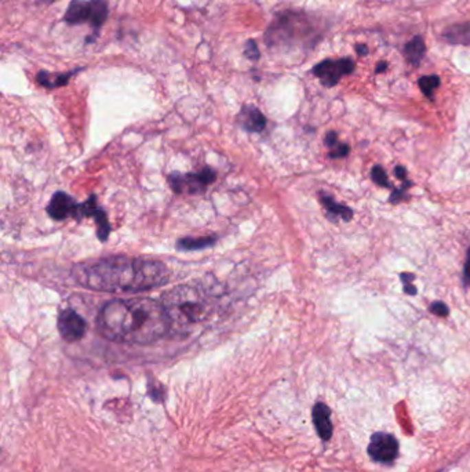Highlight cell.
I'll list each match as a JSON object with an SVG mask.
<instances>
[{
	"mask_svg": "<svg viewBox=\"0 0 470 472\" xmlns=\"http://www.w3.org/2000/svg\"><path fill=\"white\" fill-rule=\"evenodd\" d=\"M72 275L80 286L90 290L138 293L166 285L170 270L157 260L115 256L79 263Z\"/></svg>",
	"mask_w": 470,
	"mask_h": 472,
	"instance_id": "1",
	"label": "cell"
},
{
	"mask_svg": "<svg viewBox=\"0 0 470 472\" xmlns=\"http://www.w3.org/2000/svg\"><path fill=\"white\" fill-rule=\"evenodd\" d=\"M97 326L111 341L138 345L152 344L171 330L161 301L145 297L108 301L98 314Z\"/></svg>",
	"mask_w": 470,
	"mask_h": 472,
	"instance_id": "2",
	"label": "cell"
},
{
	"mask_svg": "<svg viewBox=\"0 0 470 472\" xmlns=\"http://www.w3.org/2000/svg\"><path fill=\"white\" fill-rule=\"evenodd\" d=\"M160 301L174 332H186L189 328L205 321L210 315V300L201 290L193 286H177L163 294Z\"/></svg>",
	"mask_w": 470,
	"mask_h": 472,
	"instance_id": "3",
	"label": "cell"
},
{
	"mask_svg": "<svg viewBox=\"0 0 470 472\" xmlns=\"http://www.w3.org/2000/svg\"><path fill=\"white\" fill-rule=\"evenodd\" d=\"M315 20L309 19L305 13L287 12L279 16L269 27L265 39L269 46H311L316 45V28Z\"/></svg>",
	"mask_w": 470,
	"mask_h": 472,
	"instance_id": "4",
	"label": "cell"
},
{
	"mask_svg": "<svg viewBox=\"0 0 470 472\" xmlns=\"http://www.w3.org/2000/svg\"><path fill=\"white\" fill-rule=\"evenodd\" d=\"M108 3L105 0H72L64 20L69 25H80L89 23L94 30V38L98 36L101 27L108 19Z\"/></svg>",
	"mask_w": 470,
	"mask_h": 472,
	"instance_id": "5",
	"label": "cell"
},
{
	"mask_svg": "<svg viewBox=\"0 0 470 472\" xmlns=\"http://www.w3.org/2000/svg\"><path fill=\"white\" fill-rule=\"evenodd\" d=\"M356 64L352 58H338V60H324L315 65L312 74L320 79L324 87H334L339 83L341 78L353 74Z\"/></svg>",
	"mask_w": 470,
	"mask_h": 472,
	"instance_id": "6",
	"label": "cell"
},
{
	"mask_svg": "<svg viewBox=\"0 0 470 472\" xmlns=\"http://www.w3.org/2000/svg\"><path fill=\"white\" fill-rule=\"evenodd\" d=\"M399 442L392 433L375 432L370 439L367 451L374 461L381 464H392L399 455Z\"/></svg>",
	"mask_w": 470,
	"mask_h": 472,
	"instance_id": "7",
	"label": "cell"
},
{
	"mask_svg": "<svg viewBox=\"0 0 470 472\" xmlns=\"http://www.w3.org/2000/svg\"><path fill=\"white\" fill-rule=\"evenodd\" d=\"M214 180L215 173L211 169H204L194 174H171L168 177L170 185L177 193H200Z\"/></svg>",
	"mask_w": 470,
	"mask_h": 472,
	"instance_id": "8",
	"label": "cell"
},
{
	"mask_svg": "<svg viewBox=\"0 0 470 472\" xmlns=\"http://www.w3.org/2000/svg\"><path fill=\"white\" fill-rule=\"evenodd\" d=\"M86 322L78 312L71 308L61 311L58 317V330L65 341L76 343L82 340L86 334Z\"/></svg>",
	"mask_w": 470,
	"mask_h": 472,
	"instance_id": "9",
	"label": "cell"
},
{
	"mask_svg": "<svg viewBox=\"0 0 470 472\" xmlns=\"http://www.w3.org/2000/svg\"><path fill=\"white\" fill-rule=\"evenodd\" d=\"M47 213L52 218L54 219H65L68 217H76L79 214V206L75 203V200L64 193V192H57L53 195L49 206H47Z\"/></svg>",
	"mask_w": 470,
	"mask_h": 472,
	"instance_id": "10",
	"label": "cell"
},
{
	"mask_svg": "<svg viewBox=\"0 0 470 472\" xmlns=\"http://www.w3.org/2000/svg\"><path fill=\"white\" fill-rule=\"evenodd\" d=\"M312 417H313V424L316 427L317 435L324 440H330L333 436V422H331V410L330 407L323 403L317 402L313 406L312 410Z\"/></svg>",
	"mask_w": 470,
	"mask_h": 472,
	"instance_id": "11",
	"label": "cell"
},
{
	"mask_svg": "<svg viewBox=\"0 0 470 472\" xmlns=\"http://www.w3.org/2000/svg\"><path fill=\"white\" fill-rule=\"evenodd\" d=\"M240 126L250 133H261L267 127V118L254 105H245L239 114Z\"/></svg>",
	"mask_w": 470,
	"mask_h": 472,
	"instance_id": "12",
	"label": "cell"
},
{
	"mask_svg": "<svg viewBox=\"0 0 470 472\" xmlns=\"http://www.w3.org/2000/svg\"><path fill=\"white\" fill-rule=\"evenodd\" d=\"M443 38L452 45L470 46V23L454 24L444 30Z\"/></svg>",
	"mask_w": 470,
	"mask_h": 472,
	"instance_id": "13",
	"label": "cell"
},
{
	"mask_svg": "<svg viewBox=\"0 0 470 472\" xmlns=\"http://www.w3.org/2000/svg\"><path fill=\"white\" fill-rule=\"evenodd\" d=\"M320 200H322V204L327 210L328 218H331L333 221H337L339 217L344 221H350L353 218V210L350 207H348V206H344V204H339V203L334 202V199L331 196L322 193Z\"/></svg>",
	"mask_w": 470,
	"mask_h": 472,
	"instance_id": "14",
	"label": "cell"
},
{
	"mask_svg": "<svg viewBox=\"0 0 470 472\" xmlns=\"http://www.w3.org/2000/svg\"><path fill=\"white\" fill-rule=\"evenodd\" d=\"M425 52H426V46H425L422 36H419V35L414 36L404 46V57H405L407 63L412 67H418L421 64V61L425 57Z\"/></svg>",
	"mask_w": 470,
	"mask_h": 472,
	"instance_id": "15",
	"label": "cell"
},
{
	"mask_svg": "<svg viewBox=\"0 0 470 472\" xmlns=\"http://www.w3.org/2000/svg\"><path fill=\"white\" fill-rule=\"evenodd\" d=\"M76 72H78V69L72 71V72H68V74H57V75H54V74H50L47 71H41L38 74V82L42 86L47 87V89H56V87L65 86L69 82L71 76L75 75Z\"/></svg>",
	"mask_w": 470,
	"mask_h": 472,
	"instance_id": "16",
	"label": "cell"
},
{
	"mask_svg": "<svg viewBox=\"0 0 470 472\" xmlns=\"http://www.w3.org/2000/svg\"><path fill=\"white\" fill-rule=\"evenodd\" d=\"M215 244V238H183L179 239L177 246L179 250H197L205 249Z\"/></svg>",
	"mask_w": 470,
	"mask_h": 472,
	"instance_id": "17",
	"label": "cell"
},
{
	"mask_svg": "<svg viewBox=\"0 0 470 472\" xmlns=\"http://www.w3.org/2000/svg\"><path fill=\"white\" fill-rule=\"evenodd\" d=\"M418 86L421 89V92L429 98L433 100V94L434 90L440 86V78L437 75H427V76H422L418 81Z\"/></svg>",
	"mask_w": 470,
	"mask_h": 472,
	"instance_id": "18",
	"label": "cell"
},
{
	"mask_svg": "<svg viewBox=\"0 0 470 472\" xmlns=\"http://www.w3.org/2000/svg\"><path fill=\"white\" fill-rule=\"evenodd\" d=\"M371 178L372 181L379 185V186H383V188H392L389 180H388V175H386V171L381 167V166H374V169L371 170Z\"/></svg>",
	"mask_w": 470,
	"mask_h": 472,
	"instance_id": "19",
	"label": "cell"
},
{
	"mask_svg": "<svg viewBox=\"0 0 470 472\" xmlns=\"http://www.w3.org/2000/svg\"><path fill=\"white\" fill-rule=\"evenodd\" d=\"M412 185V182L411 181H408V180H405V181H403V185H401V188L400 189H394V192H392V195H390V197H389V202L390 203H393V204H397V203H400L404 197H405V189L407 188H410Z\"/></svg>",
	"mask_w": 470,
	"mask_h": 472,
	"instance_id": "20",
	"label": "cell"
},
{
	"mask_svg": "<svg viewBox=\"0 0 470 472\" xmlns=\"http://www.w3.org/2000/svg\"><path fill=\"white\" fill-rule=\"evenodd\" d=\"M245 56L251 61H256L260 58V49L254 41H249L245 45Z\"/></svg>",
	"mask_w": 470,
	"mask_h": 472,
	"instance_id": "21",
	"label": "cell"
},
{
	"mask_svg": "<svg viewBox=\"0 0 470 472\" xmlns=\"http://www.w3.org/2000/svg\"><path fill=\"white\" fill-rule=\"evenodd\" d=\"M429 310H430L432 314H434V315H437V317H441V318L448 317V312H449L448 307H447L444 303H441V301H434V303H432V305L429 307Z\"/></svg>",
	"mask_w": 470,
	"mask_h": 472,
	"instance_id": "22",
	"label": "cell"
},
{
	"mask_svg": "<svg viewBox=\"0 0 470 472\" xmlns=\"http://www.w3.org/2000/svg\"><path fill=\"white\" fill-rule=\"evenodd\" d=\"M348 153H349V147L346 144H338L335 148L331 149L328 156L331 159H339V158H345Z\"/></svg>",
	"mask_w": 470,
	"mask_h": 472,
	"instance_id": "23",
	"label": "cell"
},
{
	"mask_svg": "<svg viewBox=\"0 0 470 472\" xmlns=\"http://www.w3.org/2000/svg\"><path fill=\"white\" fill-rule=\"evenodd\" d=\"M324 142H326V145H327L330 149L335 148V147L339 144V142H338V134H337L335 131L327 133V136H326V138H324Z\"/></svg>",
	"mask_w": 470,
	"mask_h": 472,
	"instance_id": "24",
	"label": "cell"
},
{
	"mask_svg": "<svg viewBox=\"0 0 470 472\" xmlns=\"http://www.w3.org/2000/svg\"><path fill=\"white\" fill-rule=\"evenodd\" d=\"M465 282L467 286H470V249L467 250V259L465 263Z\"/></svg>",
	"mask_w": 470,
	"mask_h": 472,
	"instance_id": "25",
	"label": "cell"
},
{
	"mask_svg": "<svg viewBox=\"0 0 470 472\" xmlns=\"http://www.w3.org/2000/svg\"><path fill=\"white\" fill-rule=\"evenodd\" d=\"M394 174H396V177L400 178L401 181H405V180H407V170H405V167H403V166H397L396 170H394Z\"/></svg>",
	"mask_w": 470,
	"mask_h": 472,
	"instance_id": "26",
	"label": "cell"
},
{
	"mask_svg": "<svg viewBox=\"0 0 470 472\" xmlns=\"http://www.w3.org/2000/svg\"><path fill=\"white\" fill-rule=\"evenodd\" d=\"M356 52H357V54H359V56L364 57V56H367V54H368V47H367L366 45H361V43H359V45H356Z\"/></svg>",
	"mask_w": 470,
	"mask_h": 472,
	"instance_id": "27",
	"label": "cell"
},
{
	"mask_svg": "<svg viewBox=\"0 0 470 472\" xmlns=\"http://www.w3.org/2000/svg\"><path fill=\"white\" fill-rule=\"evenodd\" d=\"M388 69V63L386 61H379L375 67V74H383Z\"/></svg>",
	"mask_w": 470,
	"mask_h": 472,
	"instance_id": "28",
	"label": "cell"
},
{
	"mask_svg": "<svg viewBox=\"0 0 470 472\" xmlns=\"http://www.w3.org/2000/svg\"><path fill=\"white\" fill-rule=\"evenodd\" d=\"M400 278H401V281H403L404 285H405V283H412V281L415 279V275H414V274H407V272H404V274L400 275Z\"/></svg>",
	"mask_w": 470,
	"mask_h": 472,
	"instance_id": "29",
	"label": "cell"
},
{
	"mask_svg": "<svg viewBox=\"0 0 470 472\" xmlns=\"http://www.w3.org/2000/svg\"><path fill=\"white\" fill-rule=\"evenodd\" d=\"M404 292L410 296H415L416 294V288L412 283H405L404 285Z\"/></svg>",
	"mask_w": 470,
	"mask_h": 472,
	"instance_id": "30",
	"label": "cell"
},
{
	"mask_svg": "<svg viewBox=\"0 0 470 472\" xmlns=\"http://www.w3.org/2000/svg\"><path fill=\"white\" fill-rule=\"evenodd\" d=\"M45 2H53V0H45Z\"/></svg>",
	"mask_w": 470,
	"mask_h": 472,
	"instance_id": "31",
	"label": "cell"
}]
</instances>
